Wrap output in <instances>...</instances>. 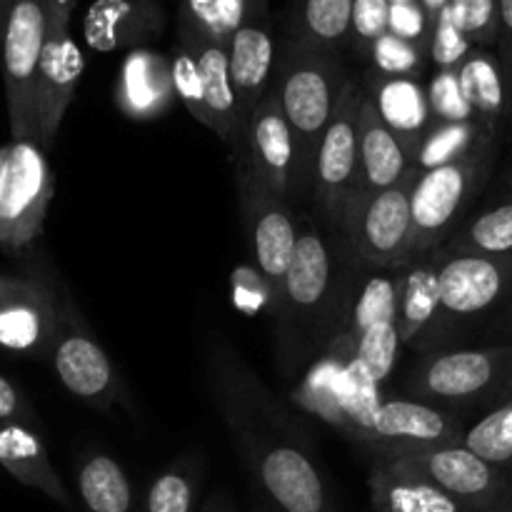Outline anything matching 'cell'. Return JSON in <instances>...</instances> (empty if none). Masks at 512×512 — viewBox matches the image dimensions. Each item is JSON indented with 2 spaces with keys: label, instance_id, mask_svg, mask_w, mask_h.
Returning a JSON list of instances; mask_svg holds the SVG:
<instances>
[{
  "label": "cell",
  "instance_id": "obj_1",
  "mask_svg": "<svg viewBox=\"0 0 512 512\" xmlns=\"http://www.w3.org/2000/svg\"><path fill=\"white\" fill-rule=\"evenodd\" d=\"M220 405L255 480L280 512H338L318 463L300 433L288 428L283 410L273 413L270 395L238 370L220 375Z\"/></svg>",
  "mask_w": 512,
  "mask_h": 512
},
{
  "label": "cell",
  "instance_id": "obj_2",
  "mask_svg": "<svg viewBox=\"0 0 512 512\" xmlns=\"http://www.w3.org/2000/svg\"><path fill=\"white\" fill-rule=\"evenodd\" d=\"M345 83L335 53L295 43L288 48L275 85L280 108L295 140V193L313 185L323 135L338 110Z\"/></svg>",
  "mask_w": 512,
  "mask_h": 512
},
{
  "label": "cell",
  "instance_id": "obj_3",
  "mask_svg": "<svg viewBox=\"0 0 512 512\" xmlns=\"http://www.w3.org/2000/svg\"><path fill=\"white\" fill-rule=\"evenodd\" d=\"M55 178L35 140H10L0 148V248L23 253L43 233Z\"/></svg>",
  "mask_w": 512,
  "mask_h": 512
},
{
  "label": "cell",
  "instance_id": "obj_4",
  "mask_svg": "<svg viewBox=\"0 0 512 512\" xmlns=\"http://www.w3.org/2000/svg\"><path fill=\"white\" fill-rule=\"evenodd\" d=\"M490 168V145H480L475 153L420 173L413 188V238L410 263L428 258L453 233L455 223L483 185Z\"/></svg>",
  "mask_w": 512,
  "mask_h": 512
},
{
  "label": "cell",
  "instance_id": "obj_5",
  "mask_svg": "<svg viewBox=\"0 0 512 512\" xmlns=\"http://www.w3.org/2000/svg\"><path fill=\"white\" fill-rule=\"evenodd\" d=\"M418 175V168L410 165L395 185L355 198L340 225L358 258L373 270L403 268L410 263L413 188Z\"/></svg>",
  "mask_w": 512,
  "mask_h": 512
},
{
  "label": "cell",
  "instance_id": "obj_6",
  "mask_svg": "<svg viewBox=\"0 0 512 512\" xmlns=\"http://www.w3.org/2000/svg\"><path fill=\"white\" fill-rule=\"evenodd\" d=\"M48 35V5L45 0H15L5 23L0 53H3L5 100L13 140H35V83L40 55ZM38 143V140H35Z\"/></svg>",
  "mask_w": 512,
  "mask_h": 512
},
{
  "label": "cell",
  "instance_id": "obj_7",
  "mask_svg": "<svg viewBox=\"0 0 512 512\" xmlns=\"http://www.w3.org/2000/svg\"><path fill=\"white\" fill-rule=\"evenodd\" d=\"M365 90L348 80L315 160L313 190L323 213L343 225L360 193V108Z\"/></svg>",
  "mask_w": 512,
  "mask_h": 512
},
{
  "label": "cell",
  "instance_id": "obj_8",
  "mask_svg": "<svg viewBox=\"0 0 512 512\" xmlns=\"http://www.w3.org/2000/svg\"><path fill=\"white\" fill-rule=\"evenodd\" d=\"M240 210L248 228L255 268L263 275L270 295L280 300L285 275L298 248L300 230L295 225L288 200L270 193L248 168L240 165Z\"/></svg>",
  "mask_w": 512,
  "mask_h": 512
},
{
  "label": "cell",
  "instance_id": "obj_9",
  "mask_svg": "<svg viewBox=\"0 0 512 512\" xmlns=\"http://www.w3.org/2000/svg\"><path fill=\"white\" fill-rule=\"evenodd\" d=\"M378 455L403 460L423 478L438 485L443 493L453 495L475 512H490L500 498L503 478L498 465L488 463L473 450L460 445H403V448H380Z\"/></svg>",
  "mask_w": 512,
  "mask_h": 512
},
{
  "label": "cell",
  "instance_id": "obj_10",
  "mask_svg": "<svg viewBox=\"0 0 512 512\" xmlns=\"http://www.w3.org/2000/svg\"><path fill=\"white\" fill-rule=\"evenodd\" d=\"M50 358L60 383L78 400L100 410L110 408L118 400V373L108 353L88 333L68 295L60 303V330Z\"/></svg>",
  "mask_w": 512,
  "mask_h": 512
},
{
  "label": "cell",
  "instance_id": "obj_11",
  "mask_svg": "<svg viewBox=\"0 0 512 512\" xmlns=\"http://www.w3.org/2000/svg\"><path fill=\"white\" fill-rule=\"evenodd\" d=\"M60 330V305L48 283L0 273V348L50 358Z\"/></svg>",
  "mask_w": 512,
  "mask_h": 512
},
{
  "label": "cell",
  "instance_id": "obj_12",
  "mask_svg": "<svg viewBox=\"0 0 512 512\" xmlns=\"http://www.w3.org/2000/svg\"><path fill=\"white\" fill-rule=\"evenodd\" d=\"M83 75V53L70 38V25L48 23L43 55H40L38 83H35V128L38 145L48 153L60 133L65 113Z\"/></svg>",
  "mask_w": 512,
  "mask_h": 512
},
{
  "label": "cell",
  "instance_id": "obj_13",
  "mask_svg": "<svg viewBox=\"0 0 512 512\" xmlns=\"http://www.w3.org/2000/svg\"><path fill=\"white\" fill-rule=\"evenodd\" d=\"M510 373V348L455 350V353L435 355L423 363V368L413 375V388L433 403L438 400L458 403V400L478 398Z\"/></svg>",
  "mask_w": 512,
  "mask_h": 512
},
{
  "label": "cell",
  "instance_id": "obj_14",
  "mask_svg": "<svg viewBox=\"0 0 512 512\" xmlns=\"http://www.w3.org/2000/svg\"><path fill=\"white\" fill-rule=\"evenodd\" d=\"M438 263L440 313L468 318L493 308L512 285V258L493 255H443Z\"/></svg>",
  "mask_w": 512,
  "mask_h": 512
},
{
  "label": "cell",
  "instance_id": "obj_15",
  "mask_svg": "<svg viewBox=\"0 0 512 512\" xmlns=\"http://www.w3.org/2000/svg\"><path fill=\"white\" fill-rule=\"evenodd\" d=\"M245 168L278 198L295 195V140L275 88L253 110L245 130Z\"/></svg>",
  "mask_w": 512,
  "mask_h": 512
},
{
  "label": "cell",
  "instance_id": "obj_16",
  "mask_svg": "<svg viewBox=\"0 0 512 512\" xmlns=\"http://www.w3.org/2000/svg\"><path fill=\"white\" fill-rule=\"evenodd\" d=\"M360 440L375 445V450L403 445H460L465 433L458 420L433 405L393 398L380 403L373 423Z\"/></svg>",
  "mask_w": 512,
  "mask_h": 512
},
{
  "label": "cell",
  "instance_id": "obj_17",
  "mask_svg": "<svg viewBox=\"0 0 512 512\" xmlns=\"http://www.w3.org/2000/svg\"><path fill=\"white\" fill-rule=\"evenodd\" d=\"M230 78L240 103V115L248 125L253 110L270 93L275 65V38L270 30V10L253 13L228 43Z\"/></svg>",
  "mask_w": 512,
  "mask_h": 512
},
{
  "label": "cell",
  "instance_id": "obj_18",
  "mask_svg": "<svg viewBox=\"0 0 512 512\" xmlns=\"http://www.w3.org/2000/svg\"><path fill=\"white\" fill-rule=\"evenodd\" d=\"M175 95L170 58L148 48L125 55L115 83V105L130 120H158L170 110Z\"/></svg>",
  "mask_w": 512,
  "mask_h": 512
},
{
  "label": "cell",
  "instance_id": "obj_19",
  "mask_svg": "<svg viewBox=\"0 0 512 512\" xmlns=\"http://www.w3.org/2000/svg\"><path fill=\"white\" fill-rule=\"evenodd\" d=\"M368 485L375 512H475L403 460L388 455L375 458Z\"/></svg>",
  "mask_w": 512,
  "mask_h": 512
},
{
  "label": "cell",
  "instance_id": "obj_20",
  "mask_svg": "<svg viewBox=\"0 0 512 512\" xmlns=\"http://www.w3.org/2000/svg\"><path fill=\"white\" fill-rule=\"evenodd\" d=\"M333 285V253L323 233L315 228L300 230L298 248L283 283L280 303L295 320L313 323L328 300Z\"/></svg>",
  "mask_w": 512,
  "mask_h": 512
},
{
  "label": "cell",
  "instance_id": "obj_21",
  "mask_svg": "<svg viewBox=\"0 0 512 512\" xmlns=\"http://www.w3.org/2000/svg\"><path fill=\"white\" fill-rule=\"evenodd\" d=\"M180 43L193 50L195 63H198L205 105H208L210 115V130L223 140H230V143L243 140L240 135H245L248 125L240 115L238 95H235L233 78H230L228 48L203 38V35L185 33V30H180Z\"/></svg>",
  "mask_w": 512,
  "mask_h": 512
},
{
  "label": "cell",
  "instance_id": "obj_22",
  "mask_svg": "<svg viewBox=\"0 0 512 512\" xmlns=\"http://www.w3.org/2000/svg\"><path fill=\"white\" fill-rule=\"evenodd\" d=\"M368 95L373 98L380 118L398 135L405 153L415 160L425 133L433 125L428 103V88L418 78H393V75L370 73Z\"/></svg>",
  "mask_w": 512,
  "mask_h": 512
},
{
  "label": "cell",
  "instance_id": "obj_23",
  "mask_svg": "<svg viewBox=\"0 0 512 512\" xmlns=\"http://www.w3.org/2000/svg\"><path fill=\"white\" fill-rule=\"evenodd\" d=\"M160 8L153 0H98L83 20L85 43L100 53L130 48L160 30Z\"/></svg>",
  "mask_w": 512,
  "mask_h": 512
},
{
  "label": "cell",
  "instance_id": "obj_24",
  "mask_svg": "<svg viewBox=\"0 0 512 512\" xmlns=\"http://www.w3.org/2000/svg\"><path fill=\"white\" fill-rule=\"evenodd\" d=\"M0 468L13 475L20 485L38 490L60 508H73V498L55 473L45 443L28 425H0Z\"/></svg>",
  "mask_w": 512,
  "mask_h": 512
},
{
  "label": "cell",
  "instance_id": "obj_25",
  "mask_svg": "<svg viewBox=\"0 0 512 512\" xmlns=\"http://www.w3.org/2000/svg\"><path fill=\"white\" fill-rule=\"evenodd\" d=\"M413 165L398 135L385 125L373 98L365 93L360 108V195L390 188Z\"/></svg>",
  "mask_w": 512,
  "mask_h": 512
},
{
  "label": "cell",
  "instance_id": "obj_26",
  "mask_svg": "<svg viewBox=\"0 0 512 512\" xmlns=\"http://www.w3.org/2000/svg\"><path fill=\"white\" fill-rule=\"evenodd\" d=\"M440 313V283L435 260H413L403 265V285H400L398 330L403 343H415Z\"/></svg>",
  "mask_w": 512,
  "mask_h": 512
},
{
  "label": "cell",
  "instance_id": "obj_27",
  "mask_svg": "<svg viewBox=\"0 0 512 512\" xmlns=\"http://www.w3.org/2000/svg\"><path fill=\"white\" fill-rule=\"evenodd\" d=\"M460 88H463L465 100L475 110L480 123L493 130L495 120L503 115L505 100H508V88H505V70L498 58L483 48H475L463 65L458 68Z\"/></svg>",
  "mask_w": 512,
  "mask_h": 512
},
{
  "label": "cell",
  "instance_id": "obj_28",
  "mask_svg": "<svg viewBox=\"0 0 512 512\" xmlns=\"http://www.w3.org/2000/svg\"><path fill=\"white\" fill-rule=\"evenodd\" d=\"M268 10V0H183L178 25L228 48L230 38L253 13Z\"/></svg>",
  "mask_w": 512,
  "mask_h": 512
},
{
  "label": "cell",
  "instance_id": "obj_29",
  "mask_svg": "<svg viewBox=\"0 0 512 512\" xmlns=\"http://www.w3.org/2000/svg\"><path fill=\"white\" fill-rule=\"evenodd\" d=\"M75 480L88 512H133V485L110 455L93 453L85 458Z\"/></svg>",
  "mask_w": 512,
  "mask_h": 512
},
{
  "label": "cell",
  "instance_id": "obj_30",
  "mask_svg": "<svg viewBox=\"0 0 512 512\" xmlns=\"http://www.w3.org/2000/svg\"><path fill=\"white\" fill-rule=\"evenodd\" d=\"M355 0H300L295 43L335 53L353 38Z\"/></svg>",
  "mask_w": 512,
  "mask_h": 512
},
{
  "label": "cell",
  "instance_id": "obj_31",
  "mask_svg": "<svg viewBox=\"0 0 512 512\" xmlns=\"http://www.w3.org/2000/svg\"><path fill=\"white\" fill-rule=\"evenodd\" d=\"M400 285H403V268L375 270L360 285L348 315V330L343 333L350 343L370 325L383 323V320H398Z\"/></svg>",
  "mask_w": 512,
  "mask_h": 512
},
{
  "label": "cell",
  "instance_id": "obj_32",
  "mask_svg": "<svg viewBox=\"0 0 512 512\" xmlns=\"http://www.w3.org/2000/svg\"><path fill=\"white\" fill-rule=\"evenodd\" d=\"M488 135L490 128L475 123V120L470 123H433L415 153L413 165L418 168V173H428L440 165L455 163L488 143Z\"/></svg>",
  "mask_w": 512,
  "mask_h": 512
},
{
  "label": "cell",
  "instance_id": "obj_33",
  "mask_svg": "<svg viewBox=\"0 0 512 512\" xmlns=\"http://www.w3.org/2000/svg\"><path fill=\"white\" fill-rule=\"evenodd\" d=\"M512 258V200L480 213L463 233L445 245L443 255Z\"/></svg>",
  "mask_w": 512,
  "mask_h": 512
},
{
  "label": "cell",
  "instance_id": "obj_34",
  "mask_svg": "<svg viewBox=\"0 0 512 512\" xmlns=\"http://www.w3.org/2000/svg\"><path fill=\"white\" fill-rule=\"evenodd\" d=\"M350 345H353V363L363 373H368L375 383L383 385L393 373L400 345H403L398 320H383V323L370 325Z\"/></svg>",
  "mask_w": 512,
  "mask_h": 512
},
{
  "label": "cell",
  "instance_id": "obj_35",
  "mask_svg": "<svg viewBox=\"0 0 512 512\" xmlns=\"http://www.w3.org/2000/svg\"><path fill=\"white\" fill-rule=\"evenodd\" d=\"M200 475L193 463H175L150 483L143 512H195Z\"/></svg>",
  "mask_w": 512,
  "mask_h": 512
},
{
  "label": "cell",
  "instance_id": "obj_36",
  "mask_svg": "<svg viewBox=\"0 0 512 512\" xmlns=\"http://www.w3.org/2000/svg\"><path fill=\"white\" fill-rule=\"evenodd\" d=\"M463 445L498 468L512 465V398L473 425L465 433Z\"/></svg>",
  "mask_w": 512,
  "mask_h": 512
},
{
  "label": "cell",
  "instance_id": "obj_37",
  "mask_svg": "<svg viewBox=\"0 0 512 512\" xmlns=\"http://www.w3.org/2000/svg\"><path fill=\"white\" fill-rule=\"evenodd\" d=\"M373 70L380 75H393V78H418L423 70L425 58H430L428 45L413 43V40L398 38L395 33H385L373 43L368 53Z\"/></svg>",
  "mask_w": 512,
  "mask_h": 512
},
{
  "label": "cell",
  "instance_id": "obj_38",
  "mask_svg": "<svg viewBox=\"0 0 512 512\" xmlns=\"http://www.w3.org/2000/svg\"><path fill=\"white\" fill-rule=\"evenodd\" d=\"M455 23L470 38L475 48L488 50L498 43L500 15L498 0H448Z\"/></svg>",
  "mask_w": 512,
  "mask_h": 512
},
{
  "label": "cell",
  "instance_id": "obj_39",
  "mask_svg": "<svg viewBox=\"0 0 512 512\" xmlns=\"http://www.w3.org/2000/svg\"><path fill=\"white\" fill-rule=\"evenodd\" d=\"M428 103L433 123H480L460 88L458 70H438L433 75L428 85Z\"/></svg>",
  "mask_w": 512,
  "mask_h": 512
},
{
  "label": "cell",
  "instance_id": "obj_40",
  "mask_svg": "<svg viewBox=\"0 0 512 512\" xmlns=\"http://www.w3.org/2000/svg\"><path fill=\"white\" fill-rule=\"evenodd\" d=\"M475 50V45L470 43L468 35L458 28L453 13L445 5L438 13V18L430 25V43L428 53L430 60L438 65V70H458L463 65V60L468 58Z\"/></svg>",
  "mask_w": 512,
  "mask_h": 512
},
{
  "label": "cell",
  "instance_id": "obj_41",
  "mask_svg": "<svg viewBox=\"0 0 512 512\" xmlns=\"http://www.w3.org/2000/svg\"><path fill=\"white\" fill-rule=\"evenodd\" d=\"M170 68H173V85H175V95H178V100L188 108V113L193 115L200 125L210 128V115H208V105H205L203 80H200L198 63H195L193 50H190L188 45L178 43L173 58H170Z\"/></svg>",
  "mask_w": 512,
  "mask_h": 512
},
{
  "label": "cell",
  "instance_id": "obj_42",
  "mask_svg": "<svg viewBox=\"0 0 512 512\" xmlns=\"http://www.w3.org/2000/svg\"><path fill=\"white\" fill-rule=\"evenodd\" d=\"M390 0H355L353 8V43L363 55L370 53L373 43L388 33Z\"/></svg>",
  "mask_w": 512,
  "mask_h": 512
},
{
  "label": "cell",
  "instance_id": "obj_43",
  "mask_svg": "<svg viewBox=\"0 0 512 512\" xmlns=\"http://www.w3.org/2000/svg\"><path fill=\"white\" fill-rule=\"evenodd\" d=\"M390 33L413 43H430V18L420 3H393L390 5Z\"/></svg>",
  "mask_w": 512,
  "mask_h": 512
},
{
  "label": "cell",
  "instance_id": "obj_44",
  "mask_svg": "<svg viewBox=\"0 0 512 512\" xmlns=\"http://www.w3.org/2000/svg\"><path fill=\"white\" fill-rule=\"evenodd\" d=\"M33 410L25 403L20 390L10 383L5 375H0V425H33Z\"/></svg>",
  "mask_w": 512,
  "mask_h": 512
},
{
  "label": "cell",
  "instance_id": "obj_45",
  "mask_svg": "<svg viewBox=\"0 0 512 512\" xmlns=\"http://www.w3.org/2000/svg\"><path fill=\"white\" fill-rule=\"evenodd\" d=\"M500 15V33L498 45L503 48V70L505 78L512 75V0H498Z\"/></svg>",
  "mask_w": 512,
  "mask_h": 512
},
{
  "label": "cell",
  "instance_id": "obj_46",
  "mask_svg": "<svg viewBox=\"0 0 512 512\" xmlns=\"http://www.w3.org/2000/svg\"><path fill=\"white\" fill-rule=\"evenodd\" d=\"M45 5H48V23L70 25L75 0H45Z\"/></svg>",
  "mask_w": 512,
  "mask_h": 512
},
{
  "label": "cell",
  "instance_id": "obj_47",
  "mask_svg": "<svg viewBox=\"0 0 512 512\" xmlns=\"http://www.w3.org/2000/svg\"><path fill=\"white\" fill-rule=\"evenodd\" d=\"M420 5H423V10L428 13V18H430V25H433V20L438 18L440 10L448 5V0H420Z\"/></svg>",
  "mask_w": 512,
  "mask_h": 512
},
{
  "label": "cell",
  "instance_id": "obj_48",
  "mask_svg": "<svg viewBox=\"0 0 512 512\" xmlns=\"http://www.w3.org/2000/svg\"><path fill=\"white\" fill-rule=\"evenodd\" d=\"M15 0H0V40H3V33H5V23H8V15L10 10H13Z\"/></svg>",
  "mask_w": 512,
  "mask_h": 512
},
{
  "label": "cell",
  "instance_id": "obj_49",
  "mask_svg": "<svg viewBox=\"0 0 512 512\" xmlns=\"http://www.w3.org/2000/svg\"><path fill=\"white\" fill-rule=\"evenodd\" d=\"M203 512H233V510H230V505L225 503V500H213V503H210Z\"/></svg>",
  "mask_w": 512,
  "mask_h": 512
},
{
  "label": "cell",
  "instance_id": "obj_50",
  "mask_svg": "<svg viewBox=\"0 0 512 512\" xmlns=\"http://www.w3.org/2000/svg\"><path fill=\"white\" fill-rule=\"evenodd\" d=\"M505 393H508V400L512 398V373L508 375V380H505Z\"/></svg>",
  "mask_w": 512,
  "mask_h": 512
},
{
  "label": "cell",
  "instance_id": "obj_51",
  "mask_svg": "<svg viewBox=\"0 0 512 512\" xmlns=\"http://www.w3.org/2000/svg\"><path fill=\"white\" fill-rule=\"evenodd\" d=\"M393 3H420V0H390V5Z\"/></svg>",
  "mask_w": 512,
  "mask_h": 512
},
{
  "label": "cell",
  "instance_id": "obj_52",
  "mask_svg": "<svg viewBox=\"0 0 512 512\" xmlns=\"http://www.w3.org/2000/svg\"><path fill=\"white\" fill-rule=\"evenodd\" d=\"M263 512H280L278 508H275V510H263Z\"/></svg>",
  "mask_w": 512,
  "mask_h": 512
}]
</instances>
